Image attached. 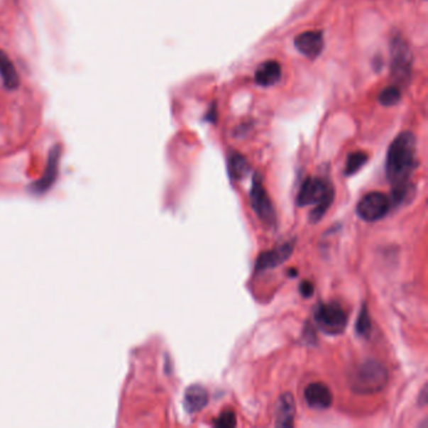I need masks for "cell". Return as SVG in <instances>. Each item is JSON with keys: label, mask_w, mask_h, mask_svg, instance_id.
Instances as JSON below:
<instances>
[{"label": "cell", "mask_w": 428, "mask_h": 428, "mask_svg": "<svg viewBox=\"0 0 428 428\" xmlns=\"http://www.w3.org/2000/svg\"><path fill=\"white\" fill-rule=\"evenodd\" d=\"M380 104L383 106H395L401 101V91L397 86H390L380 92L378 97Z\"/></svg>", "instance_id": "ac0fdd59"}, {"label": "cell", "mask_w": 428, "mask_h": 428, "mask_svg": "<svg viewBox=\"0 0 428 428\" xmlns=\"http://www.w3.org/2000/svg\"><path fill=\"white\" fill-rule=\"evenodd\" d=\"M209 402L207 390L200 385H192L185 390L184 406L189 413L200 412Z\"/></svg>", "instance_id": "4fadbf2b"}, {"label": "cell", "mask_w": 428, "mask_h": 428, "mask_svg": "<svg viewBox=\"0 0 428 428\" xmlns=\"http://www.w3.org/2000/svg\"><path fill=\"white\" fill-rule=\"evenodd\" d=\"M289 274H290V275H292V277L295 278V277H297V274H298V271L290 270V271H289Z\"/></svg>", "instance_id": "44dd1931"}, {"label": "cell", "mask_w": 428, "mask_h": 428, "mask_svg": "<svg viewBox=\"0 0 428 428\" xmlns=\"http://www.w3.org/2000/svg\"><path fill=\"white\" fill-rule=\"evenodd\" d=\"M334 200V190L331 185L320 177H308L299 191L297 204L298 207H312L315 209L310 212V221L318 222L323 219L325 212L329 210Z\"/></svg>", "instance_id": "7a4b0ae2"}, {"label": "cell", "mask_w": 428, "mask_h": 428, "mask_svg": "<svg viewBox=\"0 0 428 428\" xmlns=\"http://www.w3.org/2000/svg\"><path fill=\"white\" fill-rule=\"evenodd\" d=\"M412 55L406 40L397 37L392 42V72L400 83H406L411 75Z\"/></svg>", "instance_id": "52a82bcc"}, {"label": "cell", "mask_w": 428, "mask_h": 428, "mask_svg": "<svg viewBox=\"0 0 428 428\" xmlns=\"http://www.w3.org/2000/svg\"><path fill=\"white\" fill-rule=\"evenodd\" d=\"M368 161V155L363 151L353 152L347 158L346 168H344V175L346 176H352L358 172L361 168H363L366 163Z\"/></svg>", "instance_id": "2e32d148"}, {"label": "cell", "mask_w": 428, "mask_h": 428, "mask_svg": "<svg viewBox=\"0 0 428 428\" xmlns=\"http://www.w3.org/2000/svg\"><path fill=\"white\" fill-rule=\"evenodd\" d=\"M295 47L302 55L313 60L320 55L324 47V38L320 32L302 33L295 38Z\"/></svg>", "instance_id": "30bf717a"}, {"label": "cell", "mask_w": 428, "mask_h": 428, "mask_svg": "<svg viewBox=\"0 0 428 428\" xmlns=\"http://www.w3.org/2000/svg\"><path fill=\"white\" fill-rule=\"evenodd\" d=\"M293 250L294 241H290V243H285L282 246H279L277 249L264 251L258 256L256 263H255V269H256V271H263L280 265L284 261L289 259V256L292 255Z\"/></svg>", "instance_id": "9c48e42d"}, {"label": "cell", "mask_w": 428, "mask_h": 428, "mask_svg": "<svg viewBox=\"0 0 428 428\" xmlns=\"http://www.w3.org/2000/svg\"><path fill=\"white\" fill-rule=\"evenodd\" d=\"M299 289H300L302 295L305 297V298H310V297L314 294V285H313V282H308V280L302 282Z\"/></svg>", "instance_id": "ffe728a7"}, {"label": "cell", "mask_w": 428, "mask_h": 428, "mask_svg": "<svg viewBox=\"0 0 428 428\" xmlns=\"http://www.w3.org/2000/svg\"><path fill=\"white\" fill-rule=\"evenodd\" d=\"M305 403L313 410H328L333 403V395L328 385L322 382L310 383L304 390Z\"/></svg>", "instance_id": "ba28073f"}, {"label": "cell", "mask_w": 428, "mask_h": 428, "mask_svg": "<svg viewBox=\"0 0 428 428\" xmlns=\"http://www.w3.org/2000/svg\"><path fill=\"white\" fill-rule=\"evenodd\" d=\"M0 77L8 89L13 91L19 87L21 82L16 67L4 50H0Z\"/></svg>", "instance_id": "5bb4252c"}, {"label": "cell", "mask_w": 428, "mask_h": 428, "mask_svg": "<svg viewBox=\"0 0 428 428\" xmlns=\"http://www.w3.org/2000/svg\"><path fill=\"white\" fill-rule=\"evenodd\" d=\"M372 331V322H371V315H369L367 305H363L361 309V313L358 315L357 323H356V331L363 338H368Z\"/></svg>", "instance_id": "e0dca14e"}, {"label": "cell", "mask_w": 428, "mask_h": 428, "mask_svg": "<svg viewBox=\"0 0 428 428\" xmlns=\"http://www.w3.org/2000/svg\"><path fill=\"white\" fill-rule=\"evenodd\" d=\"M315 324L320 331L329 336H338L347 328V313L339 304L328 303L317 305L314 310Z\"/></svg>", "instance_id": "277c9868"}, {"label": "cell", "mask_w": 428, "mask_h": 428, "mask_svg": "<svg viewBox=\"0 0 428 428\" xmlns=\"http://www.w3.org/2000/svg\"><path fill=\"white\" fill-rule=\"evenodd\" d=\"M417 143L412 132L405 131L390 143L385 158V176L392 186L408 184L417 166Z\"/></svg>", "instance_id": "6da1fadb"}, {"label": "cell", "mask_w": 428, "mask_h": 428, "mask_svg": "<svg viewBox=\"0 0 428 428\" xmlns=\"http://www.w3.org/2000/svg\"><path fill=\"white\" fill-rule=\"evenodd\" d=\"M249 163L241 155L234 153L229 158V174L234 180H243L249 174Z\"/></svg>", "instance_id": "9a60e30c"}, {"label": "cell", "mask_w": 428, "mask_h": 428, "mask_svg": "<svg viewBox=\"0 0 428 428\" xmlns=\"http://www.w3.org/2000/svg\"><path fill=\"white\" fill-rule=\"evenodd\" d=\"M390 200L383 192L373 191L364 195L358 202L357 214L364 221H378L388 214Z\"/></svg>", "instance_id": "5b68a950"}, {"label": "cell", "mask_w": 428, "mask_h": 428, "mask_svg": "<svg viewBox=\"0 0 428 428\" xmlns=\"http://www.w3.org/2000/svg\"><path fill=\"white\" fill-rule=\"evenodd\" d=\"M215 426L221 428H231L236 426V416L233 411L226 410L219 416L216 421H215Z\"/></svg>", "instance_id": "d6986e66"}, {"label": "cell", "mask_w": 428, "mask_h": 428, "mask_svg": "<svg viewBox=\"0 0 428 428\" xmlns=\"http://www.w3.org/2000/svg\"><path fill=\"white\" fill-rule=\"evenodd\" d=\"M282 78V67L275 60H268L258 67L255 82L261 87H271Z\"/></svg>", "instance_id": "7c38bea8"}, {"label": "cell", "mask_w": 428, "mask_h": 428, "mask_svg": "<svg viewBox=\"0 0 428 428\" xmlns=\"http://www.w3.org/2000/svg\"><path fill=\"white\" fill-rule=\"evenodd\" d=\"M295 417V401L292 393H284L279 397L275 408V426L277 427H293Z\"/></svg>", "instance_id": "8fae6325"}, {"label": "cell", "mask_w": 428, "mask_h": 428, "mask_svg": "<svg viewBox=\"0 0 428 428\" xmlns=\"http://www.w3.org/2000/svg\"><path fill=\"white\" fill-rule=\"evenodd\" d=\"M349 383L352 390L359 395L377 393L388 383V371L380 362L367 359L353 371Z\"/></svg>", "instance_id": "3957f363"}, {"label": "cell", "mask_w": 428, "mask_h": 428, "mask_svg": "<svg viewBox=\"0 0 428 428\" xmlns=\"http://www.w3.org/2000/svg\"><path fill=\"white\" fill-rule=\"evenodd\" d=\"M250 202L256 216L259 217L261 221L265 222L266 225H271L275 222V210L259 174H255L253 179L251 190H250Z\"/></svg>", "instance_id": "8992f818"}]
</instances>
